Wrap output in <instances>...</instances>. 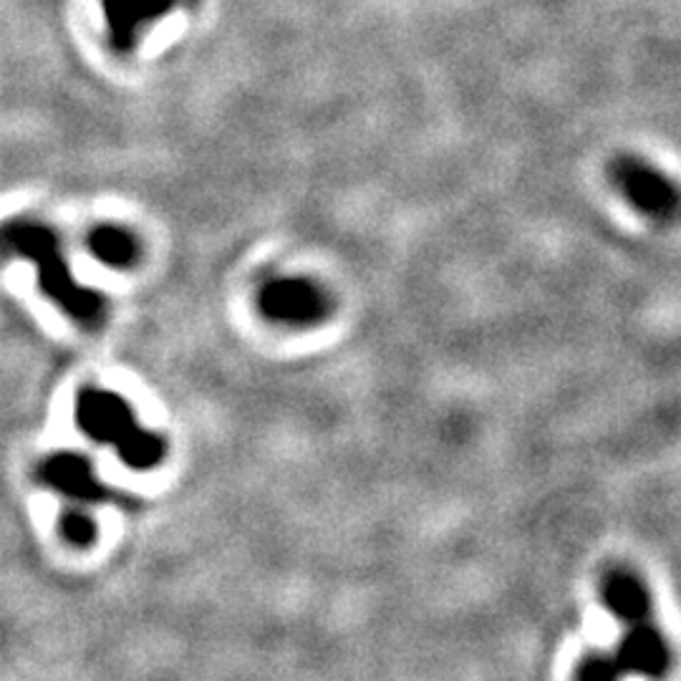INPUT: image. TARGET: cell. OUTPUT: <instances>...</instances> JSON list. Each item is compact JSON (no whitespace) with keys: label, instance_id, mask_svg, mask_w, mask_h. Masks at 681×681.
<instances>
[{"label":"cell","instance_id":"obj_8","mask_svg":"<svg viewBox=\"0 0 681 681\" xmlns=\"http://www.w3.org/2000/svg\"><path fill=\"white\" fill-rule=\"evenodd\" d=\"M49 485L69 492L76 497H94L96 495V478L94 470L82 460V457H56L46 462L43 472Z\"/></svg>","mask_w":681,"mask_h":681},{"label":"cell","instance_id":"obj_3","mask_svg":"<svg viewBox=\"0 0 681 681\" xmlns=\"http://www.w3.org/2000/svg\"><path fill=\"white\" fill-rule=\"evenodd\" d=\"M78 422L98 442L114 444L129 464H155L163 454L157 437L142 432L129 407L114 394L88 391L78 401Z\"/></svg>","mask_w":681,"mask_h":681},{"label":"cell","instance_id":"obj_7","mask_svg":"<svg viewBox=\"0 0 681 681\" xmlns=\"http://www.w3.org/2000/svg\"><path fill=\"white\" fill-rule=\"evenodd\" d=\"M600 598L616 621L626 626L651 621V596L643 580L626 568L608 570L600 580Z\"/></svg>","mask_w":681,"mask_h":681},{"label":"cell","instance_id":"obj_6","mask_svg":"<svg viewBox=\"0 0 681 681\" xmlns=\"http://www.w3.org/2000/svg\"><path fill=\"white\" fill-rule=\"evenodd\" d=\"M618 674L633 671L643 677H661L669 671L671 651L661 631L651 621L633 624L611 653Z\"/></svg>","mask_w":681,"mask_h":681},{"label":"cell","instance_id":"obj_10","mask_svg":"<svg viewBox=\"0 0 681 681\" xmlns=\"http://www.w3.org/2000/svg\"><path fill=\"white\" fill-rule=\"evenodd\" d=\"M66 533L74 543H88L94 537V527L82 515H71L66 517Z\"/></svg>","mask_w":681,"mask_h":681},{"label":"cell","instance_id":"obj_1","mask_svg":"<svg viewBox=\"0 0 681 681\" xmlns=\"http://www.w3.org/2000/svg\"><path fill=\"white\" fill-rule=\"evenodd\" d=\"M210 6L212 0H71V29L86 56L132 74L190 43Z\"/></svg>","mask_w":681,"mask_h":681},{"label":"cell","instance_id":"obj_9","mask_svg":"<svg viewBox=\"0 0 681 681\" xmlns=\"http://www.w3.org/2000/svg\"><path fill=\"white\" fill-rule=\"evenodd\" d=\"M92 250L98 260L109 265H129L137 258V243L127 235V232L104 228L92 235Z\"/></svg>","mask_w":681,"mask_h":681},{"label":"cell","instance_id":"obj_4","mask_svg":"<svg viewBox=\"0 0 681 681\" xmlns=\"http://www.w3.org/2000/svg\"><path fill=\"white\" fill-rule=\"evenodd\" d=\"M608 177L633 210L653 222H674L681 218V190L677 182L639 157H618L608 167Z\"/></svg>","mask_w":681,"mask_h":681},{"label":"cell","instance_id":"obj_5","mask_svg":"<svg viewBox=\"0 0 681 681\" xmlns=\"http://www.w3.org/2000/svg\"><path fill=\"white\" fill-rule=\"evenodd\" d=\"M260 306L277 324L311 326L326 318L328 295L306 277H281L271 281L260 293Z\"/></svg>","mask_w":681,"mask_h":681},{"label":"cell","instance_id":"obj_2","mask_svg":"<svg viewBox=\"0 0 681 681\" xmlns=\"http://www.w3.org/2000/svg\"><path fill=\"white\" fill-rule=\"evenodd\" d=\"M6 243L39 263V273L43 285H46V293L53 301H59V306L69 311L76 321L94 326L96 321L102 318V295L88 293L82 285L74 283V275L69 273L64 255L59 253L56 238H53L49 230L39 226H13L8 228Z\"/></svg>","mask_w":681,"mask_h":681}]
</instances>
